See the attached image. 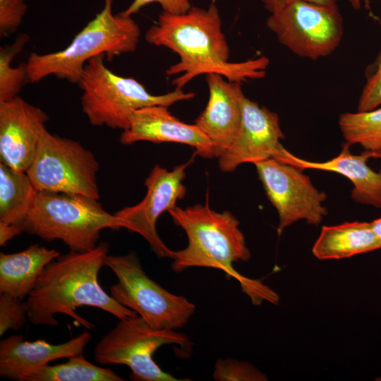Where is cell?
Returning a JSON list of instances; mask_svg holds the SVG:
<instances>
[{"label": "cell", "mask_w": 381, "mask_h": 381, "mask_svg": "<svg viewBox=\"0 0 381 381\" xmlns=\"http://www.w3.org/2000/svg\"><path fill=\"white\" fill-rule=\"evenodd\" d=\"M90 337L84 332L64 343L52 344L44 340L24 341L21 334L9 336L0 342V375L25 381L34 370L54 360L83 353Z\"/></svg>", "instance_id": "cell-17"}, {"label": "cell", "mask_w": 381, "mask_h": 381, "mask_svg": "<svg viewBox=\"0 0 381 381\" xmlns=\"http://www.w3.org/2000/svg\"><path fill=\"white\" fill-rule=\"evenodd\" d=\"M212 377L217 381H266L267 375L248 361L217 360Z\"/></svg>", "instance_id": "cell-25"}, {"label": "cell", "mask_w": 381, "mask_h": 381, "mask_svg": "<svg viewBox=\"0 0 381 381\" xmlns=\"http://www.w3.org/2000/svg\"><path fill=\"white\" fill-rule=\"evenodd\" d=\"M25 0H0V36L13 34L20 26L25 15Z\"/></svg>", "instance_id": "cell-28"}, {"label": "cell", "mask_w": 381, "mask_h": 381, "mask_svg": "<svg viewBox=\"0 0 381 381\" xmlns=\"http://www.w3.org/2000/svg\"><path fill=\"white\" fill-rule=\"evenodd\" d=\"M99 169L90 150L44 128L26 173L38 191L79 194L99 200Z\"/></svg>", "instance_id": "cell-9"}, {"label": "cell", "mask_w": 381, "mask_h": 381, "mask_svg": "<svg viewBox=\"0 0 381 381\" xmlns=\"http://www.w3.org/2000/svg\"><path fill=\"white\" fill-rule=\"evenodd\" d=\"M284 138L277 114L244 96L239 132L218 158L219 168L231 172L242 164L277 159L285 149L280 143Z\"/></svg>", "instance_id": "cell-13"}, {"label": "cell", "mask_w": 381, "mask_h": 381, "mask_svg": "<svg viewBox=\"0 0 381 381\" xmlns=\"http://www.w3.org/2000/svg\"><path fill=\"white\" fill-rule=\"evenodd\" d=\"M346 143L341 152L325 162H311L299 158L284 149L277 159L282 162L302 169H312L339 174L353 184L351 198L363 205L381 208V172L373 171L368 161L373 157L372 152L365 150L361 155H353Z\"/></svg>", "instance_id": "cell-18"}, {"label": "cell", "mask_w": 381, "mask_h": 381, "mask_svg": "<svg viewBox=\"0 0 381 381\" xmlns=\"http://www.w3.org/2000/svg\"><path fill=\"white\" fill-rule=\"evenodd\" d=\"M113 0L104 4L64 49L48 54H30L26 64L28 83H38L49 75L78 83L87 62L99 55L111 60L134 52L140 28L131 16L114 14Z\"/></svg>", "instance_id": "cell-4"}, {"label": "cell", "mask_w": 381, "mask_h": 381, "mask_svg": "<svg viewBox=\"0 0 381 381\" xmlns=\"http://www.w3.org/2000/svg\"><path fill=\"white\" fill-rule=\"evenodd\" d=\"M381 106V47L366 71V80L358 103V111H365Z\"/></svg>", "instance_id": "cell-27"}, {"label": "cell", "mask_w": 381, "mask_h": 381, "mask_svg": "<svg viewBox=\"0 0 381 381\" xmlns=\"http://www.w3.org/2000/svg\"><path fill=\"white\" fill-rule=\"evenodd\" d=\"M26 301L7 293H0V336L7 330H18L28 318Z\"/></svg>", "instance_id": "cell-26"}, {"label": "cell", "mask_w": 381, "mask_h": 381, "mask_svg": "<svg viewBox=\"0 0 381 381\" xmlns=\"http://www.w3.org/2000/svg\"><path fill=\"white\" fill-rule=\"evenodd\" d=\"M109 246L102 242L92 250L60 255L49 263L26 298L28 319L37 325L56 326V314H65L88 329L95 325L75 313L80 306L107 311L119 320L138 315L107 294L98 275L105 265Z\"/></svg>", "instance_id": "cell-2"}, {"label": "cell", "mask_w": 381, "mask_h": 381, "mask_svg": "<svg viewBox=\"0 0 381 381\" xmlns=\"http://www.w3.org/2000/svg\"><path fill=\"white\" fill-rule=\"evenodd\" d=\"M98 200L79 194L37 190L23 231L47 241L61 240L72 251L92 250L102 229L126 226L125 221L104 210Z\"/></svg>", "instance_id": "cell-5"}, {"label": "cell", "mask_w": 381, "mask_h": 381, "mask_svg": "<svg viewBox=\"0 0 381 381\" xmlns=\"http://www.w3.org/2000/svg\"><path fill=\"white\" fill-rule=\"evenodd\" d=\"M37 191L25 171L0 162V226H16L23 231Z\"/></svg>", "instance_id": "cell-21"}, {"label": "cell", "mask_w": 381, "mask_h": 381, "mask_svg": "<svg viewBox=\"0 0 381 381\" xmlns=\"http://www.w3.org/2000/svg\"><path fill=\"white\" fill-rule=\"evenodd\" d=\"M117 277L110 288L111 296L135 311L154 329H176L183 327L195 310L186 297L172 294L147 275L134 251L105 259Z\"/></svg>", "instance_id": "cell-7"}, {"label": "cell", "mask_w": 381, "mask_h": 381, "mask_svg": "<svg viewBox=\"0 0 381 381\" xmlns=\"http://www.w3.org/2000/svg\"><path fill=\"white\" fill-rule=\"evenodd\" d=\"M150 44L171 49L179 61L166 71L168 75L181 74L172 84L182 89L202 74L216 73L227 80L242 83L265 76L270 59L265 56L241 62H229L230 49L222 30L218 8L212 2L207 8L197 6L186 13L162 11L156 24L145 32Z\"/></svg>", "instance_id": "cell-1"}, {"label": "cell", "mask_w": 381, "mask_h": 381, "mask_svg": "<svg viewBox=\"0 0 381 381\" xmlns=\"http://www.w3.org/2000/svg\"><path fill=\"white\" fill-rule=\"evenodd\" d=\"M370 222L323 226L312 253L319 260H339L380 249Z\"/></svg>", "instance_id": "cell-20"}, {"label": "cell", "mask_w": 381, "mask_h": 381, "mask_svg": "<svg viewBox=\"0 0 381 381\" xmlns=\"http://www.w3.org/2000/svg\"><path fill=\"white\" fill-rule=\"evenodd\" d=\"M349 4L355 10H358L361 6V0H347Z\"/></svg>", "instance_id": "cell-32"}, {"label": "cell", "mask_w": 381, "mask_h": 381, "mask_svg": "<svg viewBox=\"0 0 381 381\" xmlns=\"http://www.w3.org/2000/svg\"><path fill=\"white\" fill-rule=\"evenodd\" d=\"M266 26L292 53L314 61L332 54L344 34L343 18L337 4L303 1L290 2L270 14Z\"/></svg>", "instance_id": "cell-10"}, {"label": "cell", "mask_w": 381, "mask_h": 381, "mask_svg": "<svg viewBox=\"0 0 381 381\" xmlns=\"http://www.w3.org/2000/svg\"><path fill=\"white\" fill-rule=\"evenodd\" d=\"M104 57L99 55L90 59L78 83L82 91V111L92 126L123 131L128 128L132 114L140 109L154 105L169 107L195 96L179 88L152 95L135 79L112 72L105 66Z\"/></svg>", "instance_id": "cell-6"}, {"label": "cell", "mask_w": 381, "mask_h": 381, "mask_svg": "<svg viewBox=\"0 0 381 381\" xmlns=\"http://www.w3.org/2000/svg\"><path fill=\"white\" fill-rule=\"evenodd\" d=\"M152 3H158L163 11L173 14L186 13L191 8L189 0H133L121 13L126 16H131L145 6Z\"/></svg>", "instance_id": "cell-29"}, {"label": "cell", "mask_w": 381, "mask_h": 381, "mask_svg": "<svg viewBox=\"0 0 381 381\" xmlns=\"http://www.w3.org/2000/svg\"><path fill=\"white\" fill-rule=\"evenodd\" d=\"M190 344V339L174 329L150 327L140 315L119 320L97 344L94 358L100 365L123 364L131 370V378L137 381H180L164 372L152 358L161 346Z\"/></svg>", "instance_id": "cell-8"}, {"label": "cell", "mask_w": 381, "mask_h": 381, "mask_svg": "<svg viewBox=\"0 0 381 381\" xmlns=\"http://www.w3.org/2000/svg\"><path fill=\"white\" fill-rule=\"evenodd\" d=\"M114 370L95 365L83 353L68 358L64 363L46 365L29 375L25 381H123Z\"/></svg>", "instance_id": "cell-22"}, {"label": "cell", "mask_w": 381, "mask_h": 381, "mask_svg": "<svg viewBox=\"0 0 381 381\" xmlns=\"http://www.w3.org/2000/svg\"><path fill=\"white\" fill-rule=\"evenodd\" d=\"M167 108L154 105L135 111L131 117L128 128L120 136L121 143H177L193 147L196 154L203 158H217L212 140L195 123L180 121Z\"/></svg>", "instance_id": "cell-15"}, {"label": "cell", "mask_w": 381, "mask_h": 381, "mask_svg": "<svg viewBox=\"0 0 381 381\" xmlns=\"http://www.w3.org/2000/svg\"><path fill=\"white\" fill-rule=\"evenodd\" d=\"M59 255L56 250L37 243L18 253H1L0 293L27 298L46 266Z\"/></svg>", "instance_id": "cell-19"}, {"label": "cell", "mask_w": 381, "mask_h": 381, "mask_svg": "<svg viewBox=\"0 0 381 381\" xmlns=\"http://www.w3.org/2000/svg\"><path fill=\"white\" fill-rule=\"evenodd\" d=\"M209 99L195 124L212 140L219 158L236 138L241 124L242 100L245 96L240 83L224 76L207 74Z\"/></svg>", "instance_id": "cell-16"}, {"label": "cell", "mask_w": 381, "mask_h": 381, "mask_svg": "<svg viewBox=\"0 0 381 381\" xmlns=\"http://www.w3.org/2000/svg\"><path fill=\"white\" fill-rule=\"evenodd\" d=\"M28 40V35L22 34L11 45L0 49V102L18 97L23 86L28 82L26 64L12 67L11 61Z\"/></svg>", "instance_id": "cell-24"}, {"label": "cell", "mask_w": 381, "mask_h": 381, "mask_svg": "<svg viewBox=\"0 0 381 381\" xmlns=\"http://www.w3.org/2000/svg\"><path fill=\"white\" fill-rule=\"evenodd\" d=\"M267 198L279 214V236L285 228L297 221L320 224L327 214L323 205L325 192L317 189L303 169L270 158L254 164Z\"/></svg>", "instance_id": "cell-11"}, {"label": "cell", "mask_w": 381, "mask_h": 381, "mask_svg": "<svg viewBox=\"0 0 381 381\" xmlns=\"http://www.w3.org/2000/svg\"><path fill=\"white\" fill-rule=\"evenodd\" d=\"M372 154L374 158H379L381 159V150L377 152H372Z\"/></svg>", "instance_id": "cell-33"}, {"label": "cell", "mask_w": 381, "mask_h": 381, "mask_svg": "<svg viewBox=\"0 0 381 381\" xmlns=\"http://www.w3.org/2000/svg\"><path fill=\"white\" fill-rule=\"evenodd\" d=\"M263 4L265 8L270 13L272 14L279 11L284 6L288 4L290 2L295 1H303L306 2H310L313 4H316L319 5H335L337 4L339 0H260Z\"/></svg>", "instance_id": "cell-30"}, {"label": "cell", "mask_w": 381, "mask_h": 381, "mask_svg": "<svg viewBox=\"0 0 381 381\" xmlns=\"http://www.w3.org/2000/svg\"><path fill=\"white\" fill-rule=\"evenodd\" d=\"M192 160L169 171L158 164L151 170L145 181L147 193L138 204L126 207L114 214L125 221L126 229L143 236L159 258L173 259L169 249L159 237L156 228L159 217L176 207L186 193L183 184L186 170Z\"/></svg>", "instance_id": "cell-12"}, {"label": "cell", "mask_w": 381, "mask_h": 381, "mask_svg": "<svg viewBox=\"0 0 381 381\" xmlns=\"http://www.w3.org/2000/svg\"><path fill=\"white\" fill-rule=\"evenodd\" d=\"M48 120L42 109L19 96L0 102V162L26 172Z\"/></svg>", "instance_id": "cell-14"}, {"label": "cell", "mask_w": 381, "mask_h": 381, "mask_svg": "<svg viewBox=\"0 0 381 381\" xmlns=\"http://www.w3.org/2000/svg\"><path fill=\"white\" fill-rule=\"evenodd\" d=\"M338 125L350 146L358 144L370 152L381 150V106L370 111L343 113Z\"/></svg>", "instance_id": "cell-23"}, {"label": "cell", "mask_w": 381, "mask_h": 381, "mask_svg": "<svg viewBox=\"0 0 381 381\" xmlns=\"http://www.w3.org/2000/svg\"><path fill=\"white\" fill-rule=\"evenodd\" d=\"M373 231L381 246V217L370 222Z\"/></svg>", "instance_id": "cell-31"}, {"label": "cell", "mask_w": 381, "mask_h": 381, "mask_svg": "<svg viewBox=\"0 0 381 381\" xmlns=\"http://www.w3.org/2000/svg\"><path fill=\"white\" fill-rule=\"evenodd\" d=\"M168 212L188 238L185 248L174 251L171 269L174 272L193 267L218 269L228 278L236 279L253 304L260 305L263 301L273 304L279 302V296L274 290L234 268V262L249 260L251 253L238 227L239 222L231 212L212 210L207 194L204 205L176 207Z\"/></svg>", "instance_id": "cell-3"}]
</instances>
